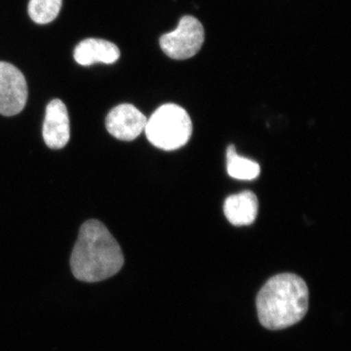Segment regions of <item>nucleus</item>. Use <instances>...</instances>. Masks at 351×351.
Instances as JSON below:
<instances>
[{"label": "nucleus", "mask_w": 351, "mask_h": 351, "mask_svg": "<svg viewBox=\"0 0 351 351\" xmlns=\"http://www.w3.org/2000/svg\"><path fill=\"white\" fill-rule=\"evenodd\" d=\"M147 119L130 104H122L112 108L106 119L110 135L121 141H133L145 130Z\"/></svg>", "instance_id": "6"}, {"label": "nucleus", "mask_w": 351, "mask_h": 351, "mask_svg": "<svg viewBox=\"0 0 351 351\" xmlns=\"http://www.w3.org/2000/svg\"><path fill=\"white\" fill-rule=\"evenodd\" d=\"M43 135L50 149H63L68 144L71 138L69 117L66 105L61 100L51 101L46 108Z\"/></svg>", "instance_id": "7"}, {"label": "nucleus", "mask_w": 351, "mask_h": 351, "mask_svg": "<svg viewBox=\"0 0 351 351\" xmlns=\"http://www.w3.org/2000/svg\"><path fill=\"white\" fill-rule=\"evenodd\" d=\"M204 43V29L193 16H184L177 29L161 36V49L174 60H186L197 54Z\"/></svg>", "instance_id": "4"}, {"label": "nucleus", "mask_w": 351, "mask_h": 351, "mask_svg": "<svg viewBox=\"0 0 351 351\" xmlns=\"http://www.w3.org/2000/svg\"><path fill=\"white\" fill-rule=\"evenodd\" d=\"M27 101V84L21 71L0 62V114L13 117L24 110Z\"/></svg>", "instance_id": "5"}, {"label": "nucleus", "mask_w": 351, "mask_h": 351, "mask_svg": "<svg viewBox=\"0 0 351 351\" xmlns=\"http://www.w3.org/2000/svg\"><path fill=\"white\" fill-rule=\"evenodd\" d=\"M62 0H29V15L34 23L49 24L61 10Z\"/></svg>", "instance_id": "11"}, {"label": "nucleus", "mask_w": 351, "mask_h": 351, "mask_svg": "<svg viewBox=\"0 0 351 351\" xmlns=\"http://www.w3.org/2000/svg\"><path fill=\"white\" fill-rule=\"evenodd\" d=\"M145 131L154 147L175 151L188 144L193 134V122L184 108L175 104H166L147 119Z\"/></svg>", "instance_id": "3"}, {"label": "nucleus", "mask_w": 351, "mask_h": 351, "mask_svg": "<svg viewBox=\"0 0 351 351\" xmlns=\"http://www.w3.org/2000/svg\"><path fill=\"white\" fill-rule=\"evenodd\" d=\"M226 163L228 174L233 179L251 181L260 176V165L256 161L239 156L233 145L226 151Z\"/></svg>", "instance_id": "10"}, {"label": "nucleus", "mask_w": 351, "mask_h": 351, "mask_svg": "<svg viewBox=\"0 0 351 351\" xmlns=\"http://www.w3.org/2000/svg\"><path fill=\"white\" fill-rule=\"evenodd\" d=\"M69 262L77 280L95 283L119 274L124 256L107 226L97 219H89L80 228Z\"/></svg>", "instance_id": "1"}, {"label": "nucleus", "mask_w": 351, "mask_h": 351, "mask_svg": "<svg viewBox=\"0 0 351 351\" xmlns=\"http://www.w3.org/2000/svg\"><path fill=\"white\" fill-rule=\"evenodd\" d=\"M258 319L269 330L297 324L308 309V288L301 277L281 274L271 277L257 297Z\"/></svg>", "instance_id": "2"}, {"label": "nucleus", "mask_w": 351, "mask_h": 351, "mask_svg": "<svg viewBox=\"0 0 351 351\" xmlns=\"http://www.w3.org/2000/svg\"><path fill=\"white\" fill-rule=\"evenodd\" d=\"M73 57L82 66L96 63L113 64L119 59L120 51L115 44L104 39L87 38L76 46Z\"/></svg>", "instance_id": "8"}, {"label": "nucleus", "mask_w": 351, "mask_h": 351, "mask_svg": "<svg viewBox=\"0 0 351 351\" xmlns=\"http://www.w3.org/2000/svg\"><path fill=\"white\" fill-rule=\"evenodd\" d=\"M258 211L257 196L246 191L228 196L223 204V212L233 226H250L256 221Z\"/></svg>", "instance_id": "9"}]
</instances>
